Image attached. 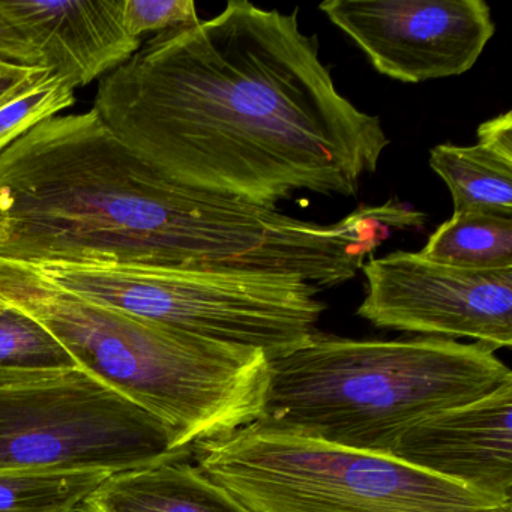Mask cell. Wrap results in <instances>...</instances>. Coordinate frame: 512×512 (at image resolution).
<instances>
[{
  "instance_id": "3957f363",
  "label": "cell",
  "mask_w": 512,
  "mask_h": 512,
  "mask_svg": "<svg viewBox=\"0 0 512 512\" xmlns=\"http://www.w3.org/2000/svg\"><path fill=\"white\" fill-rule=\"evenodd\" d=\"M0 299L38 320L83 371L160 419L178 449L263 416L269 359L262 350L95 304L11 260L0 259Z\"/></svg>"
},
{
  "instance_id": "ba28073f",
  "label": "cell",
  "mask_w": 512,
  "mask_h": 512,
  "mask_svg": "<svg viewBox=\"0 0 512 512\" xmlns=\"http://www.w3.org/2000/svg\"><path fill=\"white\" fill-rule=\"evenodd\" d=\"M362 272L367 295L356 314L377 328L470 338L493 352L512 346V266L454 268L397 251L370 257Z\"/></svg>"
},
{
  "instance_id": "5bb4252c",
  "label": "cell",
  "mask_w": 512,
  "mask_h": 512,
  "mask_svg": "<svg viewBox=\"0 0 512 512\" xmlns=\"http://www.w3.org/2000/svg\"><path fill=\"white\" fill-rule=\"evenodd\" d=\"M419 254L454 268H511L512 217L454 212L437 227Z\"/></svg>"
},
{
  "instance_id": "8992f818",
  "label": "cell",
  "mask_w": 512,
  "mask_h": 512,
  "mask_svg": "<svg viewBox=\"0 0 512 512\" xmlns=\"http://www.w3.org/2000/svg\"><path fill=\"white\" fill-rule=\"evenodd\" d=\"M32 268L95 304L197 337L262 350L269 361L307 346L326 310L317 298L320 289L295 278L122 265Z\"/></svg>"
},
{
  "instance_id": "7a4b0ae2",
  "label": "cell",
  "mask_w": 512,
  "mask_h": 512,
  "mask_svg": "<svg viewBox=\"0 0 512 512\" xmlns=\"http://www.w3.org/2000/svg\"><path fill=\"white\" fill-rule=\"evenodd\" d=\"M374 206L334 224L194 190L128 148L97 115L55 116L0 154V259L353 280L383 244Z\"/></svg>"
},
{
  "instance_id": "4fadbf2b",
  "label": "cell",
  "mask_w": 512,
  "mask_h": 512,
  "mask_svg": "<svg viewBox=\"0 0 512 512\" xmlns=\"http://www.w3.org/2000/svg\"><path fill=\"white\" fill-rule=\"evenodd\" d=\"M445 182L454 212L512 217V115L497 116L478 128V145H437L428 158Z\"/></svg>"
},
{
  "instance_id": "44dd1931",
  "label": "cell",
  "mask_w": 512,
  "mask_h": 512,
  "mask_svg": "<svg viewBox=\"0 0 512 512\" xmlns=\"http://www.w3.org/2000/svg\"><path fill=\"white\" fill-rule=\"evenodd\" d=\"M8 304L4 301V299H0V311L4 310V308H7Z\"/></svg>"
},
{
  "instance_id": "ffe728a7",
  "label": "cell",
  "mask_w": 512,
  "mask_h": 512,
  "mask_svg": "<svg viewBox=\"0 0 512 512\" xmlns=\"http://www.w3.org/2000/svg\"><path fill=\"white\" fill-rule=\"evenodd\" d=\"M53 74L50 70H29L0 62V107L28 94Z\"/></svg>"
},
{
  "instance_id": "30bf717a",
  "label": "cell",
  "mask_w": 512,
  "mask_h": 512,
  "mask_svg": "<svg viewBox=\"0 0 512 512\" xmlns=\"http://www.w3.org/2000/svg\"><path fill=\"white\" fill-rule=\"evenodd\" d=\"M512 380L404 431L391 457L512 502Z\"/></svg>"
},
{
  "instance_id": "5b68a950",
  "label": "cell",
  "mask_w": 512,
  "mask_h": 512,
  "mask_svg": "<svg viewBox=\"0 0 512 512\" xmlns=\"http://www.w3.org/2000/svg\"><path fill=\"white\" fill-rule=\"evenodd\" d=\"M206 476L251 512H512L391 455L256 425L191 445Z\"/></svg>"
},
{
  "instance_id": "2e32d148",
  "label": "cell",
  "mask_w": 512,
  "mask_h": 512,
  "mask_svg": "<svg viewBox=\"0 0 512 512\" xmlns=\"http://www.w3.org/2000/svg\"><path fill=\"white\" fill-rule=\"evenodd\" d=\"M73 368L80 367L38 320L11 304L0 311V373L37 374Z\"/></svg>"
},
{
  "instance_id": "d6986e66",
  "label": "cell",
  "mask_w": 512,
  "mask_h": 512,
  "mask_svg": "<svg viewBox=\"0 0 512 512\" xmlns=\"http://www.w3.org/2000/svg\"><path fill=\"white\" fill-rule=\"evenodd\" d=\"M0 62L29 70H49L40 50L0 0Z\"/></svg>"
},
{
  "instance_id": "9a60e30c",
  "label": "cell",
  "mask_w": 512,
  "mask_h": 512,
  "mask_svg": "<svg viewBox=\"0 0 512 512\" xmlns=\"http://www.w3.org/2000/svg\"><path fill=\"white\" fill-rule=\"evenodd\" d=\"M110 475L97 469L2 470L0 512H79Z\"/></svg>"
},
{
  "instance_id": "7402d4cb",
  "label": "cell",
  "mask_w": 512,
  "mask_h": 512,
  "mask_svg": "<svg viewBox=\"0 0 512 512\" xmlns=\"http://www.w3.org/2000/svg\"><path fill=\"white\" fill-rule=\"evenodd\" d=\"M10 376H22V374H5V373H0V377H10Z\"/></svg>"
},
{
  "instance_id": "7c38bea8",
  "label": "cell",
  "mask_w": 512,
  "mask_h": 512,
  "mask_svg": "<svg viewBox=\"0 0 512 512\" xmlns=\"http://www.w3.org/2000/svg\"><path fill=\"white\" fill-rule=\"evenodd\" d=\"M79 512H251L188 460L107 476Z\"/></svg>"
},
{
  "instance_id": "6da1fadb",
  "label": "cell",
  "mask_w": 512,
  "mask_h": 512,
  "mask_svg": "<svg viewBox=\"0 0 512 512\" xmlns=\"http://www.w3.org/2000/svg\"><path fill=\"white\" fill-rule=\"evenodd\" d=\"M94 110L169 178L266 208L299 191L355 197L391 143L340 94L298 10L245 0L155 35L101 80Z\"/></svg>"
},
{
  "instance_id": "e0dca14e",
  "label": "cell",
  "mask_w": 512,
  "mask_h": 512,
  "mask_svg": "<svg viewBox=\"0 0 512 512\" xmlns=\"http://www.w3.org/2000/svg\"><path fill=\"white\" fill-rule=\"evenodd\" d=\"M76 104V89L53 74L23 97L0 107V154L32 128Z\"/></svg>"
},
{
  "instance_id": "ac0fdd59",
  "label": "cell",
  "mask_w": 512,
  "mask_h": 512,
  "mask_svg": "<svg viewBox=\"0 0 512 512\" xmlns=\"http://www.w3.org/2000/svg\"><path fill=\"white\" fill-rule=\"evenodd\" d=\"M122 20L131 37L188 28L200 22L193 0H124Z\"/></svg>"
},
{
  "instance_id": "277c9868",
  "label": "cell",
  "mask_w": 512,
  "mask_h": 512,
  "mask_svg": "<svg viewBox=\"0 0 512 512\" xmlns=\"http://www.w3.org/2000/svg\"><path fill=\"white\" fill-rule=\"evenodd\" d=\"M512 380L493 350L448 338L352 340L317 331L269 361L256 427L391 455L412 425Z\"/></svg>"
},
{
  "instance_id": "8fae6325",
  "label": "cell",
  "mask_w": 512,
  "mask_h": 512,
  "mask_svg": "<svg viewBox=\"0 0 512 512\" xmlns=\"http://www.w3.org/2000/svg\"><path fill=\"white\" fill-rule=\"evenodd\" d=\"M124 0H2L31 38L47 68L73 89L124 65L140 40L122 20Z\"/></svg>"
},
{
  "instance_id": "52a82bcc",
  "label": "cell",
  "mask_w": 512,
  "mask_h": 512,
  "mask_svg": "<svg viewBox=\"0 0 512 512\" xmlns=\"http://www.w3.org/2000/svg\"><path fill=\"white\" fill-rule=\"evenodd\" d=\"M166 425L82 368L0 377V472L188 460Z\"/></svg>"
},
{
  "instance_id": "9c48e42d",
  "label": "cell",
  "mask_w": 512,
  "mask_h": 512,
  "mask_svg": "<svg viewBox=\"0 0 512 512\" xmlns=\"http://www.w3.org/2000/svg\"><path fill=\"white\" fill-rule=\"evenodd\" d=\"M319 10L380 74L403 83L467 73L496 32L484 0H328Z\"/></svg>"
}]
</instances>
